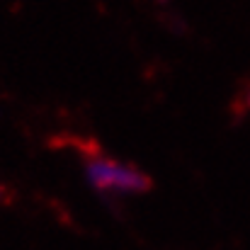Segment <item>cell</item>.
I'll use <instances>...</instances> for the list:
<instances>
[{
    "label": "cell",
    "instance_id": "obj_2",
    "mask_svg": "<svg viewBox=\"0 0 250 250\" xmlns=\"http://www.w3.org/2000/svg\"><path fill=\"white\" fill-rule=\"evenodd\" d=\"M5 202H10V187L0 185V204H5Z\"/></svg>",
    "mask_w": 250,
    "mask_h": 250
},
{
    "label": "cell",
    "instance_id": "obj_1",
    "mask_svg": "<svg viewBox=\"0 0 250 250\" xmlns=\"http://www.w3.org/2000/svg\"><path fill=\"white\" fill-rule=\"evenodd\" d=\"M85 175L97 192H119V194H146L153 187V180L141 167L104 156L97 146L83 151Z\"/></svg>",
    "mask_w": 250,
    "mask_h": 250
}]
</instances>
